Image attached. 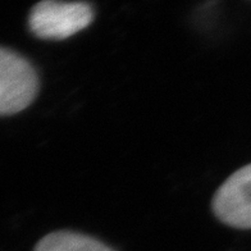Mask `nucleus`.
<instances>
[{
	"label": "nucleus",
	"instance_id": "1",
	"mask_svg": "<svg viewBox=\"0 0 251 251\" xmlns=\"http://www.w3.org/2000/svg\"><path fill=\"white\" fill-rule=\"evenodd\" d=\"M94 20L87 3L41 1L31 9L28 25L35 36L44 40H64L85 30Z\"/></svg>",
	"mask_w": 251,
	"mask_h": 251
},
{
	"label": "nucleus",
	"instance_id": "4",
	"mask_svg": "<svg viewBox=\"0 0 251 251\" xmlns=\"http://www.w3.org/2000/svg\"><path fill=\"white\" fill-rule=\"evenodd\" d=\"M33 251H114L90 236L76 232L58 231L49 233L37 242Z\"/></svg>",
	"mask_w": 251,
	"mask_h": 251
},
{
	"label": "nucleus",
	"instance_id": "2",
	"mask_svg": "<svg viewBox=\"0 0 251 251\" xmlns=\"http://www.w3.org/2000/svg\"><path fill=\"white\" fill-rule=\"evenodd\" d=\"M39 91V78L31 63L12 50L0 48V116L26 109Z\"/></svg>",
	"mask_w": 251,
	"mask_h": 251
},
{
	"label": "nucleus",
	"instance_id": "3",
	"mask_svg": "<svg viewBox=\"0 0 251 251\" xmlns=\"http://www.w3.org/2000/svg\"><path fill=\"white\" fill-rule=\"evenodd\" d=\"M213 212L225 225L240 229L251 228V164L236 171L218 188Z\"/></svg>",
	"mask_w": 251,
	"mask_h": 251
}]
</instances>
